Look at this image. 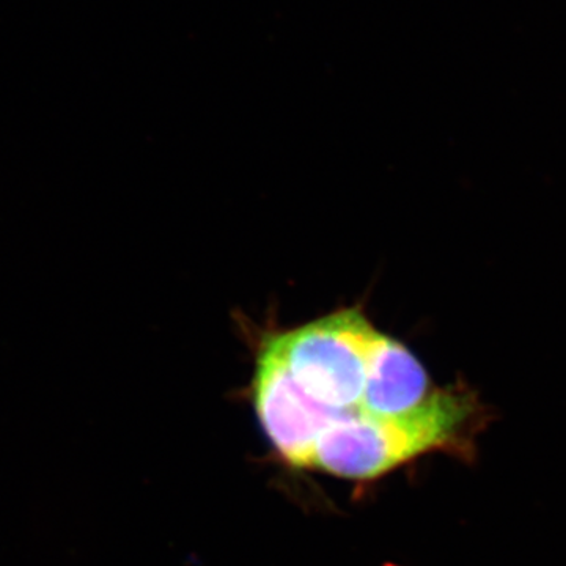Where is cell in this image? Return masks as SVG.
<instances>
[{
	"instance_id": "1",
	"label": "cell",
	"mask_w": 566,
	"mask_h": 566,
	"mask_svg": "<svg viewBox=\"0 0 566 566\" xmlns=\"http://www.w3.org/2000/svg\"><path fill=\"white\" fill-rule=\"evenodd\" d=\"M475 412V401L464 390H436L403 416L346 412L319 436L311 469L342 479H376L424 453L457 444Z\"/></svg>"
},
{
	"instance_id": "2",
	"label": "cell",
	"mask_w": 566,
	"mask_h": 566,
	"mask_svg": "<svg viewBox=\"0 0 566 566\" xmlns=\"http://www.w3.org/2000/svg\"><path fill=\"white\" fill-rule=\"evenodd\" d=\"M381 333L356 308L275 335L274 345L297 385L315 401L353 412L363 400L368 364Z\"/></svg>"
},
{
	"instance_id": "3",
	"label": "cell",
	"mask_w": 566,
	"mask_h": 566,
	"mask_svg": "<svg viewBox=\"0 0 566 566\" xmlns=\"http://www.w3.org/2000/svg\"><path fill=\"white\" fill-rule=\"evenodd\" d=\"M253 405L279 455L304 469H311L319 436L346 415L318 403L297 385L273 338L264 344L256 360Z\"/></svg>"
},
{
	"instance_id": "4",
	"label": "cell",
	"mask_w": 566,
	"mask_h": 566,
	"mask_svg": "<svg viewBox=\"0 0 566 566\" xmlns=\"http://www.w3.org/2000/svg\"><path fill=\"white\" fill-rule=\"evenodd\" d=\"M433 394L422 363L400 342L381 334L371 353L357 411L371 417L403 416Z\"/></svg>"
}]
</instances>
